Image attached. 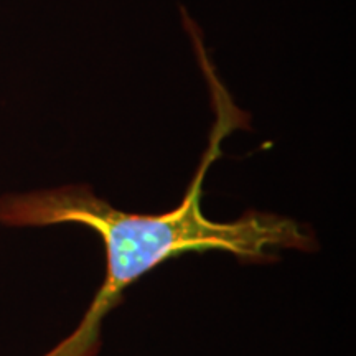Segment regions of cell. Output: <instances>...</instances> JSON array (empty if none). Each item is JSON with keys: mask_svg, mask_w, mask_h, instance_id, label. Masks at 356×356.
I'll use <instances>...</instances> for the list:
<instances>
[{"mask_svg": "<svg viewBox=\"0 0 356 356\" xmlns=\"http://www.w3.org/2000/svg\"><path fill=\"white\" fill-rule=\"evenodd\" d=\"M190 30L204 78L211 91L215 124L207 152L181 203L162 215L127 213L97 198L88 185H65L0 197V225L40 228L81 225L99 234L106 249V275L99 291L71 335L43 356H97L106 315L122 302L124 292L155 267L186 252L225 251L244 262H270L279 249L312 251V231L291 218L248 211L229 222L213 221L202 208L208 170L221 157L222 140L236 129L248 127L249 118L238 109L213 70L202 38Z\"/></svg>", "mask_w": 356, "mask_h": 356, "instance_id": "1", "label": "cell"}]
</instances>
